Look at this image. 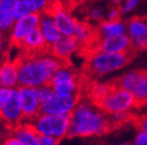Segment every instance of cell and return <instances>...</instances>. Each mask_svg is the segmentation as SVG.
I'll use <instances>...</instances> for the list:
<instances>
[{
    "instance_id": "1",
    "label": "cell",
    "mask_w": 147,
    "mask_h": 145,
    "mask_svg": "<svg viewBox=\"0 0 147 145\" xmlns=\"http://www.w3.org/2000/svg\"><path fill=\"white\" fill-rule=\"evenodd\" d=\"M112 130L109 115L89 98H80L70 114L69 138L102 136Z\"/></svg>"
},
{
    "instance_id": "2",
    "label": "cell",
    "mask_w": 147,
    "mask_h": 145,
    "mask_svg": "<svg viewBox=\"0 0 147 145\" xmlns=\"http://www.w3.org/2000/svg\"><path fill=\"white\" fill-rule=\"evenodd\" d=\"M17 62L19 86L34 88L49 84L52 75L65 63L49 50L40 54L22 53Z\"/></svg>"
},
{
    "instance_id": "3",
    "label": "cell",
    "mask_w": 147,
    "mask_h": 145,
    "mask_svg": "<svg viewBox=\"0 0 147 145\" xmlns=\"http://www.w3.org/2000/svg\"><path fill=\"white\" fill-rule=\"evenodd\" d=\"M135 52L105 53L101 51H89L86 70L91 77L100 78L125 67L133 59Z\"/></svg>"
},
{
    "instance_id": "4",
    "label": "cell",
    "mask_w": 147,
    "mask_h": 145,
    "mask_svg": "<svg viewBox=\"0 0 147 145\" xmlns=\"http://www.w3.org/2000/svg\"><path fill=\"white\" fill-rule=\"evenodd\" d=\"M97 106L108 115L121 112L135 113L138 108V103L131 92L116 85L113 81L112 89L97 104Z\"/></svg>"
},
{
    "instance_id": "5",
    "label": "cell",
    "mask_w": 147,
    "mask_h": 145,
    "mask_svg": "<svg viewBox=\"0 0 147 145\" xmlns=\"http://www.w3.org/2000/svg\"><path fill=\"white\" fill-rule=\"evenodd\" d=\"M49 85L52 87L54 93L62 98L82 94L80 78L67 62H65L52 75Z\"/></svg>"
},
{
    "instance_id": "6",
    "label": "cell",
    "mask_w": 147,
    "mask_h": 145,
    "mask_svg": "<svg viewBox=\"0 0 147 145\" xmlns=\"http://www.w3.org/2000/svg\"><path fill=\"white\" fill-rule=\"evenodd\" d=\"M30 123L41 136H51L62 140L68 137L70 116L40 113Z\"/></svg>"
},
{
    "instance_id": "7",
    "label": "cell",
    "mask_w": 147,
    "mask_h": 145,
    "mask_svg": "<svg viewBox=\"0 0 147 145\" xmlns=\"http://www.w3.org/2000/svg\"><path fill=\"white\" fill-rule=\"evenodd\" d=\"M17 94L22 110L24 121L30 122L41 113V103L38 98L37 88L18 86Z\"/></svg>"
},
{
    "instance_id": "8",
    "label": "cell",
    "mask_w": 147,
    "mask_h": 145,
    "mask_svg": "<svg viewBox=\"0 0 147 145\" xmlns=\"http://www.w3.org/2000/svg\"><path fill=\"white\" fill-rule=\"evenodd\" d=\"M128 35L135 52L147 51V20L146 17H133L125 23Z\"/></svg>"
},
{
    "instance_id": "9",
    "label": "cell",
    "mask_w": 147,
    "mask_h": 145,
    "mask_svg": "<svg viewBox=\"0 0 147 145\" xmlns=\"http://www.w3.org/2000/svg\"><path fill=\"white\" fill-rule=\"evenodd\" d=\"M80 98H82V94L62 98L54 93L47 102L41 104V113L70 116Z\"/></svg>"
},
{
    "instance_id": "10",
    "label": "cell",
    "mask_w": 147,
    "mask_h": 145,
    "mask_svg": "<svg viewBox=\"0 0 147 145\" xmlns=\"http://www.w3.org/2000/svg\"><path fill=\"white\" fill-rule=\"evenodd\" d=\"M40 23V14L31 13L16 20L13 27L9 32V45L14 47H19L22 43L23 39L29 33L32 29L39 26Z\"/></svg>"
},
{
    "instance_id": "11",
    "label": "cell",
    "mask_w": 147,
    "mask_h": 145,
    "mask_svg": "<svg viewBox=\"0 0 147 145\" xmlns=\"http://www.w3.org/2000/svg\"><path fill=\"white\" fill-rule=\"evenodd\" d=\"M95 51H101L105 53H128L135 52L130 39L126 33L121 35L110 36V37H97L91 49Z\"/></svg>"
},
{
    "instance_id": "12",
    "label": "cell",
    "mask_w": 147,
    "mask_h": 145,
    "mask_svg": "<svg viewBox=\"0 0 147 145\" xmlns=\"http://www.w3.org/2000/svg\"><path fill=\"white\" fill-rule=\"evenodd\" d=\"M0 120L5 124V126L9 130L14 128L15 126H17L18 124L24 121L22 110H21L19 98H18L17 88H15L14 94L11 100L0 110Z\"/></svg>"
},
{
    "instance_id": "13",
    "label": "cell",
    "mask_w": 147,
    "mask_h": 145,
    "mask_svg": "<svg viewBox=\"0 0 147 145\" xmlns=\"http://www.w3.org/2000/svg\"><path fill=\"white\" fill-rule=\"evenodd\" d=\"M80 50H82L80 45L73 35H62L53 45L49 47V52L63 62H67L72 57V55Z\"/></svg>"
},
{
    "instance_id": "14",
    "label": "cell",
    "mask_w": 147,
    "mask_h": 145,
    "mask_svg": "<svg viewBox=\"0 0 147 145\" xmlns=\"http://www.w3.org/2000/svg\"><path fill=\"white\" fill-rule=\"evenodd\" d=\"M22 53L25 54H40L49 50V47L46 44L43 34L39 29V26L27 33V35L23 39L22 43L19 47Z\"/></svg>"
},
{
    "instance_id": "15",
    "label": "cell",
    "mask_w": 147,
    "mask_h": 145,
    "mask_svg": "<svg viewBox=\"0 0 147 145\" xmlns=\"http://www.w3.org/2000/svg\"><path fill=\"white\" fill-rule=\"evenodd\" d=\"M73 36L76 39V41L80 45L82 50V49H86L88 52L91 51L94 43L96 42L97 37H98L96 33L95 26H92L90 23L79 22V21H77Z\"/></svg>"
},
{
    "instance_id": "16",
    "label": "cell",
    "mask_w": 147,
    "mask_h": 145,
    "mask_svg": "<svg viewBox=\"0 0 147 145\" xmlns=\"http://www.w3.org/2000/svg\"><path fill=\"white\" fill-rule=\"evenodd\" d=\"M0 77L2 86L9 88H17L19 86L17 59H11L6 57L0 63Z\"/></svg>"
},
{
    "instance_id": "17",
    "label": "cell",
    "mask_w": 147,
    "mask_h": 145,
    "mask_svg": "<svg viewBox=\"0 0 147 145\" xmlns=\"http://www.w3.org/2000/svg\"><path fill=\"white\" fill-rule=\"evenodd\" d=\"M54 23L57 25V29L59 30L61 34L64 36H72L75 31L77 21L78 20L72 17L71 11L67 9L64 5L63 9L57 11L55 14L52 15Z\"/></svg>"
},
{
    "instance_id": "18",
    "label": "cell",
    "mask_w": 147,
    "mask_h": 145,
    "mask_svg": "<svg viewBox=\"0 0 147 145\" xmlns=\"http://www.w3.org/2000/svg\"><path fill=\"white\" fill-rule=\"evenodd\" d=\"M9 133L14 135L23 145H39L40 135L28 121L21 122L14 128L9 130Z\"/></svg>"
},
{
    "instance_id": "19",
    "label": "cell",
    "mask_w": 147,
    "mask_h": 145,
    "mask_svg": "<svg viewBox=\"0 0 147 145\" xmlns=\"http://www.w3.org/2000/svg\"><path fill=\"white\" fill-rule=\"evenodd\" d=\"M39 29L42 32L43 37H44L48 47L53 45L54 43L62 36L57 25H55V23H54L53 18L47 14L40 15Z\"/></svg>"
},
{
    "instance_id": "20",
    "label": "cell",
    "mask_w": 147,
    "mask_h": 145,
    "mask_svg": "<svg viewBox=\"0 0 147 145\" xmlns=\"http://www.w3.org/2000/svg\"><path fill=\"white\" fill-rule=\"evenodd\" d=\"M17 0H0V31L7 34L16 22L15 6Z\"/></svg>"
},
{
    "instance_id": "21",
    "label": "cell",
    "mask_w": 147,
    "mask_h": 145,
    "mask_svg": "<svg viewBox=\"0 0 147 145\" xmlns=\"http://www.w3.org/2000/svg\"><path fill=\"white\" fill-rule=\"evenodd\" d=\"M95 28H96L97 36L100 39L126 33V25L125 23L122 22V20H117V21L103 20L98 25L95 26Z\"/></svg>"
},
{
    "instance_id": "22",
    "label": "cell",
    "mask_w": 147,
    "mask_h": 145,
    "mask_svg": "<svg viewBox=\"0 0 147 145\" xmlns=\"http://www.w3.org/2000/svg\"><path fill=\"white\" fill-rule=\"evenodd\" d=\"M131 94L138 103V106L147 100V71H139V75L133 88L130 90Z\"/></svg>"
},
{
    "instance_id": "23",
    "label": "cell",
    "mask_w": 147,
    "mask_h": 145,
    "mask_svg": "<svg viewBox=\"0 0 147 145\" xmlns=\"http://www.w3.org/2000/svg\"><path fill=\"white\" fill-rule=\"evenodd\" d=\"M112 87H113V81L95 82V83H93L90 86L88 98L97 105L110 92V90L112 89Z\"/></svg>"
},
{
    "instance_id": "24",
    "label": "cell",
    "mask_w": 147,
    "mask_h": 145,
    "mask_svg": "<svg viewBox=\"0 0 147 145\" xmlns=\"http://www.w3.org/2000/svg\"><path fill=\"white\" fill-rule=\"evenodd\" d=\"M139 75V71H129V72H126L125 74L121 75L117 80L114 81V83L118 85V86L124 88V89L130 91L131 88H133L134 84L136 82L137 78H138Z\"/></svg>"
},
{
    "instance_id": "25",
    "label": "cell",
    "mask_w": 147,
    "mask_h": 145,
    "mask_svg": "<svg viewBox=\"0 0 147 145\" xmlns=\"http://www.w3.org/2000/svg\"><path fill=\"white\" fill-rule=\"evenodd\" d=\"M109 118L112 123L113 128H118V126H123L124 123L128 122L130 120L135 119V113H127V112H121V113H113L109 114Z\"/></svg>"
},
{
    "instance_id": "26",
    "label": "cell",
    "mask_w": 147,
    "mask_h": 145,
    "mask_svg": "<svg viewBox=\"0 0 147 145\" xmlns=\"http://www.w3.org/2000/svg\"><path fill=\"white\" fill-rule=\"evenodd\" d=\"M25 1L28 4L31 13H37L41 15L45 14L47 11L53 0H25Z\"/></svg>"
},
{
    "instance_id": "27",
    "label": "cell",
    "mask_w": 147,
    "mask_h": 145,
    "mask_svg": "<svg viewBox=\"0 0 147 145\" xmlns=\"http://www.w3.org/2000/svg\"><path fill=\"white\" fill-rule=\"evenodd\" d=\"M37 93H38V98L40 100V103L43 104L45 103V102H47L54 94V91L49 84H46V85L38 87Z\"/></svg>"
},
{
    "instance_id": "28",
    "label": "cell",
    "mask_w": 147,
    "mask_h": 145,
    "mask_svg": "<svg viewBox=\"0 0 147 145\" xmlns=\"http://www.w3.org/2000/svg\"><path fill=\"white\" fill-rule=\"evenodd\" d=\"M28 14H31V11L25 0H17V3L15 6V18H16V20L24 17Z\"/></svg>"
},
{
    "instance_id": "29",
    "label": "cell",
    "mask_w": 147,
    "mask_h": 145,
    "mask_svg": "<svg viewBox=\"0 0 147 145\" xmlns=\"http://www.w3.org/2000/svg\"><path fill=\"white\" fill-rule=\"evenodd\" d=\"M15 88H9V87L2 86L0 88V110L5 106L7 102L11 98L14 94Z\"/></svg>"
},
{
    "instance_id": "30",
    "label": "cell",
    "mask_w": 147,
    "mask_h": 145,
    "mask_svg": "<svg viewBox=\"0 0 147 145\" xmlns=\"http://www.w3.org/2000/svg\"><path fill=\"white\" fill-rule=\"evenodd\" d=\"M7 34L0 31V63L7 57V46L9 45V41L6 39Z\"/></svg>"
},
{
    "instance_id": "31",
    "label": "cell",
    "mask_w": 147,
    "mask_h": 145,
    "mask_svg": "<svg viewBox=\"0 0 147 145\" xmlns=\"http://www.w3.org/2000/svg\"><path fill=\"white\" fill-rule=\"evenodd\" d=\"M121 6L120 5H111V9L109 11L108 19L110 21H117V20H121Z\"/></svg>"
},
{
    "instance_id": "32",
    "label": "cell",
    "mask_w": 147,
    "mask_h": 145,
    "mask_svg": "<svg viewBox=\"0 0 147 145\" xmlns=\"http://www.w3.org/2000/svg\"><path fill=\"white\" fill-rule=\"evenodd\" d=\"M88 19L92 20V21H95L99 24L100 22H102L105 20V14H103V11L101 9H91L90 13L88 15Z\"/></svg>"
},
{
    "instance_id": "33",
    "label": "cell",
    "mask_w": 147,
    "mask_h": 145,
    "mask_svg": "<svg viewBox=\"0 0 147 145\" xmlns=\"http://www.w3.org/2000/svg\"><path fill=\"white\" fill-rule=\"evenodd\" d=\"M133 145H147V133L138 130L133 140Z\"/></svg>"
},
{
    "instance_id": "34",
    "label": "cell",
    "mask_w": 147,
    "mask_h": 145,
    "mask_svg": "<svg viewBox=\"0 0 147 145\" xmlns=\"http://www.w3.org/2000/svg\"><path fill=\"white\" fill-rule=\"evenodd\" d=\"M61 140L51 136H41L39 137V145H59Z\"/></svg>"
},
{
    "instance_id": "35",
    "label": "cell",
    "mask_w": 147,
    "mask_h": 145,
    "mask_svg": "<svg viewBox=\"0 0 147 145\" xmlns=\"http://www.w3.org/2000/svg\"><path fill=\"white\" fill-rule=\"evenodd\" d=\"M3 143H4V145H23L22 143L20 142L14 135L11 134L9 132L3 137Z\"/></svg>"
},
{
    "instance_id": "36",
    "label": "cell",
    "mask_w": 147,
    "mask_h": 145,
    "mask_svg": "<svg viewBox=\"0 0 147 145\" xmlns=\"http://www.w3.org/2000/svg\"><path fill=\"white\" fill-rule=\"evenodd\" d=\"M139 0H125V4L123 6H121L122 14H126L129 13L130 11H133L138 4Z\"/></svg>"
},
{
    "instance_id": "37",
    "label": "cell",
    "mask_w": 147,
    "mask_h": 145,
    "mask_svg": "<svg viewBox=\"0 0 147 145\" xmlns=\"http://www.w3.org/2000/svg\"><path fill=\"white\" fill-rule=\"evenodd\" d=\"M85 1H87V0H64L63 3H64V5H65L66 9L71 11L73 9H75L76 6H78L79 4L84 3Z\"/></svg>"
},
{
    "instance_id": "38",
    "label": "cell",
    "mask_w": 147,
    "mask_h": 145,
    "mask_svg": "<svg viewBox=\"0 0 147 145\" xmlns=\"http://www.w3.org/2000/svg\"><path fill=\"white\" fill-rule=\"evenodd\" d=\"M135 114L137 115H147V100L143 104L139 105L138 108L136 109Z\"/></svg>"
},
{
    "instance_id": "39",
    "label": "cell",
    "mask_w": 147,
    "mask_h": 145,
    "mask_svg": "<svg viewBox=\"0 0 147 145\" xmlns=\"http://www.w3.org/2000/svg\"><path fill=\"white\" fill-rule=\"evenodd\" d=\"M9 132V130L6 128L5 124L0 120V139H3V137L5 136Z\"/></svg>"
},
{
    "instance_id": "40",
    "label": "cell",
    "mask_w": 147,
    "mask_h": 145,
    "mask_svg": "<svg viewBox=\"0 0 147 145\" xmlns=\"http://www.w3.org/2000/svg\"><path fill=\"white\" fill-rule=\"evenodd\" d=\"M111 2H112V5H120L122 0H111Z\"/></svg>"
},
{
    "instance_id": "41",
    "label": "cell",
    "mask_w": 147,
    "mask_h": 145,
    "mask_svg": "<svg viewBox=\"0 0 147 145\" xmlns=\"http://www.w3.org/2000/svg\"><path fill=\"white\" fill-rule=\"evenodd\" d=\"M119 145H133V143H128V142H124V143H121V144Z\"/></svg>"
},
{
    "instance_id": "42",
    "label": "cell",
    "mask_w": 147,
    "mask_h": 145,
    "mask_svg": "<svg viewBox=\"0 0 147 145\" xmlns=\"http://www.w3.org/2000/svg\"><path fill=\"white\" fill-rule=\"evenodd\" d=\"M0 145H4V143H3V139H0Z\"/></svg>"
},
{
    "instance_id": "43",
    "label": "cell",
    "mask_w": 147,
    "mask_h": 145,
    "mask_svg": "<svg viewBox=\"0 0 147 145\" xmlns=\"http://www.w3.org/2000/svg\"><path fill=\"white\" fill-rule=\"evenodd\" d=\"M2 87V82H1V77H0V88Z\"/></svg>"
},
{
    "instance_id": "44",
    "label": "cell",
    "mask_w": 147,
    "mask_h": 145,
    "mask_svg": "<svg viewBox=\"0 0 147 145\" xmlns=\"http://www.w3.org/2000/svg\"><path fill=\"white\" fill-rule=\"evenodd\" d=\"M145 70L147 71V61H146V63H145Z\"/></svg>"
},
{
    "instance_id": "45",
    "label": "cell",
    "mask_w": 147,
    "mask_h": 145,
    "mask_svg": "<svg viewBox=\"0 0 147 145\" xmlns=\"http://www.w3.org/2000/svg\"><path fill=\"white\" fill-rule=\"evenodd\" d=\"M145 17H146V20H147V16H145Z\"/></svg>"
}]
</instances>
